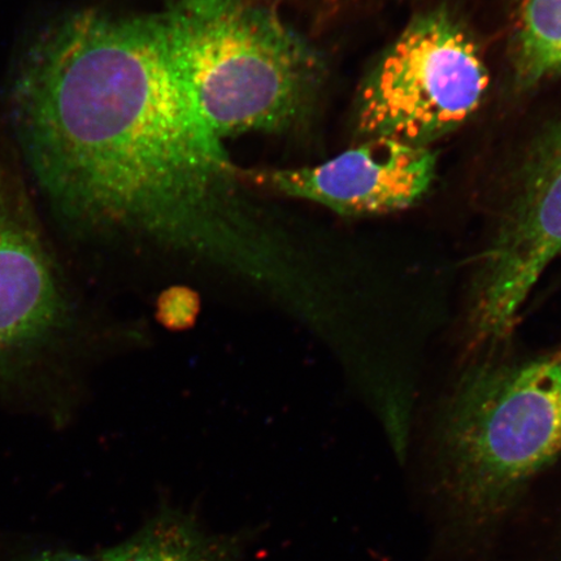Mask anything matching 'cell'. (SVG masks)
<instances>
[{
  "label": "cell",
  "mask_w": 561,
  "mask_h": 561,
  "mask_svg": "<svg viewBox=\"0 0 561 561\" xmlns=\"http://www.w3.org/2000/svg\"><path fill=\"white\" fill-rule=\"evenodd\" d=\"M12 116L41 191L81 233L142 240L263 276L280 250L182 88L157 15L73 13L26 54Z\"/></svg>",
  "instance_id": "1"
},
{
  "label": "cell",
  "mask_w": 561,
  "mask_h": 561,
  "mask_svg": "<svg viewBox=\"0 0 561 561\" xmlns=\"http://www.w3.org/2000/svg\"><path fill=\"white\" fill-rule=\"evenodd\" d=\"M159 16L181 85L220 142L312 125L325 61L271 0H167Z\"/></svg>",
  "instance_id": "2"
},
{
  "label": "cell",
  "mask_w": 561,
  "mask_h": 561,
  "mask_svg": "<svg viewBox=\"0 0 561 561\" xmlns=\"http://www.w3.org/2000/svg\"><path fill=\"white\" fill-rule=\"evenodd\" d=\"M561 454V359L486 364L462 378L442 427L458 522L483 531Z\"/></svg>",
  "instance_id": "3"
},
{
  "label": "cell",
  "mask_w": 561,
  "mask_h": 561,
  "mask_svg": "<svg viewBox=\"0 0 561 561\" xmlns=\"http://www.w3.org/2000/svg\"><path fill=\"white\" fill-rule=\"evenodd\" d=\"M79 310L23 186L0 172V397L65 411Z\"/></svg>",
  "instance_id": "4"
},
{
  "label": "cell",
  "mask_w": 561,
  "mask_h": 561,
  "mask_svg": "<svg viewBox=\"0 0 561 561\" xmlns=\"http://www.w3.org/2000/svg\"><path fill=\"white\" fill-rule=\"evenodd\" d=\"M488 87V68L465 25L446 10L421 13L362 83L356 133L363 142L427 147L466 124Z\"/></svg>",
  "instance_id": "5"
},
{
  "label": "cell",
  "mask_w": 561,
  "mask_h": 561,
  "mask_svg": "<svg viewBox=\"0 0 561 561\" xmlns=\"http://www.w3.org/2000/svg\"><path fill=\"white\" fill-rule=\"evenodd\" d=\"M561 255V121L539 139L482 252L469 301L474 345L507 336L533 287Z\"/></svg>",
  "instance_id": "6"
},
{
  "label": "cell",
  "mask_w": 561,
  "mask_h": 561,
  "mask_svg": "<svg viewBox=\"0 0 561 561\" xmlns=\"http://www.w3.org/2000/svg\"><path fill=\"white\" fill-rule=\"evenodd\" d=\"M436 170L430 147L378 138L318 165H238V175L250 188L312 202L343 216H368L415 206L430 193Z\"/></svg>",
  "instance_id": "7"
},
{
  "label": "cell",
  "mask_w": 561,
  "mask_h": 561,
  "mask_svg": "<svg viewBox=\"0 0 561 561\" xmlns=\"http://www.w3.org/2000/svg\"><path fill=\"white\" fill-rule=\"evenodd\" d=\"M241 539L216 535L181 510L165 508L98 561H240Z\"/></svg>",
  "instance_id": "8"
},
{
  "label": "cell",
  "mask_w": 561,
  "mask_h": 561,
  "mask_svg": "<svg viewBox=\"0 0 561 561\" xmlns=\"http://www.w3.org/2000/svg\"><path fill=\"white\" fill-rule=\"evenodd\" d=\"M512 61L524 88L561 76V0H516Z\"/></svg>",
  "instance_id": "9"
},
{
  "label": "cell",
  "mask_w": 561,
  "mask_h": 561,
  "mask_svg": "<svg viewBox=\"0 0 561 561\" xmlns=\"http://www.w3.org/2000/svg\"><path fill=\"white\" fill-rule=\"evenodd\" d=\"M199 306L198 294L185 286H174L159 297L157 319L170 331H185L198 318Z\"/></svg>",
  "instance_id": "10"
},
{
  "label": "cell",
  "mask_w": 561,
  "mask_h": 561,
  "mask_svg": "<svg viewBox=\"0 0 561 561\" xmlns=\"http://www.w3.org/2000/svg\"><path fill=\"white\" fill-rule=\"evenodd\" d=\"M25 561H91L89 558L80 556V553L65 550H45L34 553Z\"/></svg>",
  "instance_id": "11"
},
{
  "label": "cell",
  "mask_w": 561,
  "mask_h": 561,
  "mask_svg": "<svg viewBox=\"0 0 561 561\" xmlns=\"http://www.w3.org/2000/svg\"><path fill=\"white\" fill-rule=\"evenodd\" d=\"M553 357H556V359H561V351H560V353L553 355Z\"/></svg>",
  "instance_id": "12"
}]
</instances>
